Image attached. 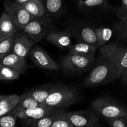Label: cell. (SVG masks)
Wrapping results in <instances>:
<instances>
[{"label": "cell", "mask_w": 127, "mask_h": 127, "mask_svg": "<svg viewBox=\"0 0 127 127\" xmlns=\"http://www.w3.org/2000/svg\"><path fill=\"white\" fill-rule=\"evenodd\" d=\"M119 79H121V74L116 66L100 55L83 84L86 88H93L112 83Z\"/></svg>", "instance_id": "obj_1"}, {"label": "cell", "mask_w": 127, "mask_h": 127, "mask_svg": "<svg viewBox=\"0 0 127 127\" xmlns=\"http://www.w3.org/2000/svg\"><path fill=\"white\" fill-rule=\"evenodd\" d=\"M82 99L79 91L74 87L63 84H57L43 105L53 108H65L76 104Z\"/></svg>", "instance_id": "obj_2"}, {"label": "cell", "mask_w": 127, "mask_h": 127, "mask_svg": "<svg viewBox=\"0 0 127 127\" xmlns=\"http://www.w3.org/2000/svg\"><path fill=\"white\" fill-rule=\"evenodd\" d=\"M91 109L105 120L127 116V108L120 102L110 97H97L91 104Z\"/></svg>", "instance_id": "obj_3"}, {"label": "cell", "mask_w": 127, "mask_h": 127, "mask_svg": "<svg viewBox=\"0 0 127 127\" xmlns=\"http://www.w3.org/2000/svg\"><path fill=\"white\" fill-rule=\"evenodd\" d=\"M99 49L100 55L111 62L120 71L123 83L127 78V46L108 43Z\"/></svg>", "instance_id": "obj_4"}, {"label": "cell", "mask_w": 127, "mask_h": 127, "mask_svg": "<svg viewBox=\"0 0 127 127\" xmlns=\"http://www.w3.org/2000/svg\"><path fill=\"white\" fill-rule=\"evenodd\" d=\"M95 62V57H85L69 53L62 57L60 65L63 71L81 73L89 71L94 66Z\"/></svg>", "instance_id": "obj_5"}, {"label": "cell", "mask_w": 127, "mask_h": 127, "mask_svg": "<svg viewBox=\"0 0 127 127\" xmlns=\"http://www.w3.org/2000/svg\"><path fill=\"white\" fill-rule=\"evenodd\" d=\"M54 30V26L49 15L46 13L41 17H35L22 31L34 42L42 40Z\"/></svg>", "instance_id": "obj_6"}, {"label": "cell", "mask_w": 127, "mask_h": 127, "mask_svg": "<svg viewBox=\"0 0 127 127\" xmlns=\"http://www.w3.org/2000/svg\"><path fill=\"white\" fill-rule=\"evenodd\" d=\"M3 5L4 11L12 19L19 30H23L35 18L22 5L15 1L4 0Z\"/></svg>", "instance_id": "obj_7"}, {"label": "cell", "mask_w": 127, "mask_h": 127, "mask_svg": "<svg viewBox=\"0 0 127 127\" xmlns=\"http://www.w3.org/2000/svg\"><path fill=\"white\" fill-rule=\"evenodd\" d=\"M68 29L77 40L87 42L97 48H100L97 40L95 29L84 24L73 22L68 24Z\"/></svg>", "instance_id": "obj_8"}, {"label": "cell", "mask_w": 127, "mask_h": 127, "mask_svg": "<svg viewBox=\"0 0 127 127\" xmlns=\"http://www.w3.org/2000/svg\"><path fill=\"white\" fill-rule=\"evenodd\" d=\"M29 57L35 65L41 69L50 71L59 70L60 66L44 50L38 46L33 47Z\"/></svg>", "instance_id": "obj_9"}, {"label": "cell", "mask_w": 127, "mask_h": 127, "mask_svg": "<svg viewBox=\"0 0 127 127\" xmlns=\"http://www.w3.org/2000/svg\"><path fill=\"white\" fill-rule=\"evenodd\" d=\"M74 127H93L99 121V117L91 109L67 112Z\"/></svg>", "instance_id": "obj_10"}, {"label": "cell", "mask_w": 127, "mask_h": 127, "mask_svg": "<svg viewBox=\"0 0 127 127\" xmlns=\"http://www.w3.org/2000/svg\"><path fill=\"white\" fill-rule=\"evenodd\" d=\"M15 37L16 38L12 53L26 58L27 56L29 55L30 52L32 50L35 42L22 30L19 31Z\"/></svg>", "instance_id": "obj_11"}, {"label": "cell", "mask_w": 127, "mask_h": 127, "mask_svg": "<svg viewBox=\"0 0 127 127\" xmlns=\"http://www.w3.org/2000/svg\"><path fill=\"white\" fill-rule=\"evenodd\" d=\"M71 32L66 30H53L47 35V41L61 49H69L73 46Z\"/></svg>", "instance_id": "obj_12"}, {"label": "cell", "mask_w": 127, "mask_h": 127, "mask_svg": "<svg viewBox=\"0 0 127 127\" xmlns=\"http://www.w3.org/2000/svg\"><path fill=\"white\" fill-rule=\"evenodd\" d=\"M53 109L54 108L42 105L32 109L14 111L17 114L18 118L30 124L32 122L38 120L48 115L53 110Z\"/></svg>", "instance_id": "obj_13"}, {"label": "cell", "mask_w": 127, "mask_h": 127, "mask_svg": "<svg viewBox=\"0 0 127 127\" xmlns=\"http://www.w3.org/2000/svg\"><path fill=\"white\" fill-rule=\"evenodd\" d=\"M117 16L114 31L119 40L127 42V11L122 7H115L114 10Z\"/></svg>", "instance_id": "obj_14"}, {"label": "cell", "mask_w": 127, "mask_h": 127, "mask_svg": "<svg viewBox=\"0 0 127 127\" xmlns=\"http://www.w3.org/2000/svg\"><path fill=\"white\" fill-rule=\"evenodd\" d=\"M19 30L12 19L4 11L0 17V42L14 36Z\"/></svg>", "instance_id": "obj_15"}, {"label": "cell", "mask_w": 127, "mask_h": 127, "mask_svg": "<svg viewBox=\"0 0 127 127\" xmlns=\"http://www.w3.org/2000/svg\"><path fill=\"white\" fill-rule=\"evenodd\" d=\"M57 83H47L35 87L33 89H29L26 91V93L32 96L38 102L43 105V103L53 91Z\"/></svg>", "instance_id": "obj_16"}, {"label": "cell", "mask_w": 127, "mask_h": 127, "mask_svg": "<svg viewBox=\"0 0 127 127\" xmlns=\"http://www.w3.org/2000/svg\"><path fill=\"white\" fill-rule=\"evenodd\" d=\"M0 64L16 69L21 74H24L27 69L26 58L20 57L12 52L1 60Z\"/></svg>", "instance_id": "obj_17"}, {"label": "cell", "mask_w": 127, "mask_h": 127, "mask_svg": "<svg viewBox=\"0 0 127 127\" xmlns=\"http://www.w3.org/2000/svg\"><path fill=\"white\" fill-rule=\"evenodd\" d=\"M78 7L81 11H89L95 9L110 10L114 11L112 7L107 0H78Z\"/></svg>", "instance_id": "obj_18"}, {"label": "cell", "mask_w": 127, "mask_h": 127, "mask_svg": "<svg viewBox=\"0 0 127 127\" xmlns=\"http://www.w3.org/2000/svg\"><path fill=\"white\" fill-rule=\"evenodd\" d=\"M21 95L17 94L1 95L0 96V117L14 110L18 104Z\"/></svg>", "instance_id": "obj_19"}, {"label": "cell", "mask_w": 127, "mask_h": 127, "mask_svg": "<svg viewBox=\"0 0 127 127\" xmlns=\"http://www.w3.org/2000/svg\"><path fill=\"white\" fill-rule=\"evenodd\" d=\"M96 49V47L87 42L77 40L69 50V53L85 57H95Z\"/></svg>", "instance_id": "obj_20"}, {"label": "cell", "mask_w": 127, "mask_h": 127, "mask_svg": "<svg viewBox=\"0 0 127 127\" xmlns=\"http://www.w3.org/2000/svg\"><path fill=\"white\" fill-rule=\"evenodd\" d=\"M22 6L35 17H41L46 14L45 9L42 0H30Z\"/></svg>", "instance_id": "obj_21"}, {"label": "cell", "mask_w": 127, "mask_h": 127, "mask_svg": "<svg viewBox=\"0 0 127 127\" xmlns=\"http://www.w3.org/2000/svg\"><path fill=\"white\" fill-rule=\"evenodd\" d=\"M61 109L62 108H54L46 116L31 122L29 127H51L58 117Z\"/></svg>", "instance_id": "obj_22"}, {"label": "cell", "mask_w": 127, "mask_h": 127, "mask_svg": "<svg viewBox=\"0 0 127 127\" xmlns=\"http://www.w3.org/2000/svg\"><path fill=\"white\" fill-rule=\"evenodd\" d=\"M41 105H42V104L38 102L37 100H35L32 96H31L26 92L21 95L19 101L14 110L19 111V110H26V109L37 107Z\"/></svg>", "instance_id": "obj_23"}, {"label": "cell", "mask_w": 127, "mask_h": 127, "mask_svg": "<svg viewBox=\"0 0 127 127\" xmlns=\"http://www.w3.org/2000/svg\"><path fill=\"white\" fill-rule=\"evenodd\" d=\"M95 31L98 44L100 48L107 44L112 36V31L110 28L102 26L95 28Z\"/></svg>", "instance_id": "obj_24"}, {"label": "cell", "mask_w": 127, "mask_h": 127, "mask_svg": "<svg viewBox=\"0 0 127 127\" xmlns=\"http://www.w3.org/2000/svg\"><path fill=\"white\" fill-rule=\"evenodd\" d=\"M45 6L46 13L55 16L59 14L62 9V0H42Z\"/></svg>", "instance_id": "obj_25"}, {"label": "cell", "mask_w": 127, "mask_h": 127, "mask_svg": "<svg viewBox=\"0 0 127 127\" xmlns=\"http://www.w3.org/2000/svg\"><path fill=\"white\" fill-rule=\"evenodd\" d=\"M20 76L21 73L16 69L0 64V80L1 81L16 80L20 78Z\"/></svg>", "instance_id": "obj_26"}, {"label": "cell", "mask_w": 127, "mask_h": 127, "mask_svg": "<svg viewBox=\"0 0 127 127\" xmlns=\"http://www.w3.org/2000/svg\"><path fill=\"white\" fill-rule=\"evenodd\" d=\"M15 35L0 42V60L12 52L16 38Z\"/></svg>", "instance_id": "obj_27"}, {"label": "cell", "mask_w": 127, "mask_h": 127, "mask_svg": "<svg viewBox=\"0 0 127 127\" xmlns=\"http://www.w3.org/2000/svg\"><path fill=\"white\" fill-rule=\"evenodd\" d=\"M51 127H74L68 118L64 109L62 108L58 117Z\"/></svg>", "instance_id": "obj_28"}, {"label": "cell", "mask_w": 127, "mask_h": 127, "mask_svg": "<svg viewBox=\"0 0 127 127\" xmlns=\"http://www.w3.org/2000/svg\"><path fill=\"white\" fill-rule=\"evenodd\" d=\"M18 118L17 114L14 110L3 116L0 119V127H16V121Z\"/></svg>", "instance_id": "obj_29"}, {"label": "cell", "mask_w": 127, "mask_h": 127, "mask_svg": "<svg viewBox=\"0 0 127 127\" xmlns=\"http://www.w3.org/2000/svg\"><path fill=\"white\" fill-rule=\"evenodd\" d=\"M106 120L111 127H127V116L107 119Z\"/></svg>", "instance_id": "obj_30"}, {"label": "cell", "mask_w": 127, "mask_h": 127, "mask_svg": "<svg viewBox=\"0 0 127 127\" xmlns=\"http://www.w3.org/2000/svg\"><path fill=\"white\" fill-rule=\"evenodd\" d=\"M122 2V7L127 11V0H120Z\"/></svg>", "instance_id": "obj_31"}, {"label": "cell", "mask_w": 127, "mask_h": 127, "mask_svg": "<svg viewBox=\"0 0 127 127\" xmlns=\"http://www.w3.org/2000/svg\"><path fill=\"white\" fill-rule=\"evenodd\" d=\"M30 1V0H15V2H17V3L19 4L22 5L23 4L26 3V2H27V1Z\"/></svg>", "instance_id": "obj_32"}, {"label": "cell", "mask_w": 127, "mask_h": 127, "mask_svg": "<svg viewBox=\"0 0 127 127\" xmlns=\"http://www.w3.org/2000/svg\"><path fill=\"white\" fill-rule=\"evenodd\" d=\"M93 127H103L102 125H101V124H99V122H98V123H97V124H95V125Z\"/></svg>", "instance_id": "obj_33"}, {"label": "cell", "mask_w": 127, "mask_h": 127, "mask_svg": "<svg viewBox=\"0 0 127 127\" xmlns=\"http://www.w3.org/2000/svg\"><path fill=\"white\" fill-rule=\"evenodd\" d=\"M124 84H125V85H127V79H126V80H125V81L124 82Z\"/></svg>", "instance_id": "obj_34"}]
</instances>
